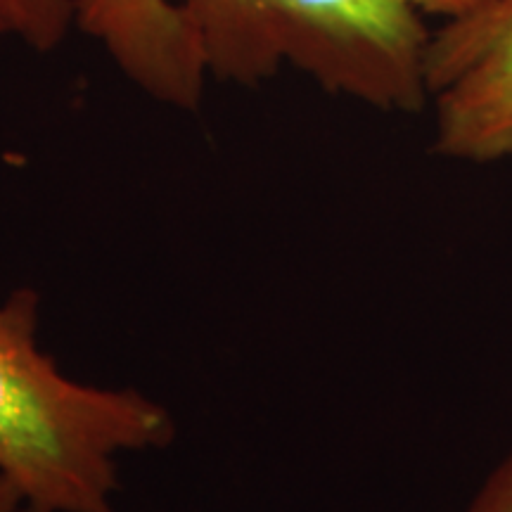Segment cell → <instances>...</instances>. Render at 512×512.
Here are the masks:
<instances>
[{
    "label": "cell",
    "mask_w": 512,
    "mask_h": 512,
    "mask_svg": "<svg viewBox=\"0 0 512 512\" xmlns=\"http://www.w3.org/2000/svg\"><path fill=\"white\" fill-rule=\"evenodd\" d=\"M0 512H19L17 491L3 477H0Z\"/></svg>",
    "instance_id": "9c48e42d"
},
{
    "label": "cell",
    "mask_w": 512,
    "mask_h": 512,
    "mask_svg": "<svg viewBox=\"0 0 512 512\" xmlns=\"http://www.w3.org/2000/svg\"><path fill=\"white\" fill-rule=\"evenodd\" d=\"M79 27L98 38L117 67L147 95L197 110L204 62L171 0H74Z\"/></svg>",
    "instance_id": "277c9868"
},
{
    "label": "cell",
    "mask_w": 512,
    "mask_h": 512,
    "mask_svg": "<svg viewBox=\"0 0 512 512\" xmlns=\"http://www.w3.org/2000/svg\"><path fill=\"white\" fill-rule=\"evenodd\" d=\"M465 512H512V453L486 477Z\"/></svg>",
    "instance_id": "8992f818"
},
{
    "label": "cell",
    "mask_w": 512,
    "mask_h": 512,
    "mask_svg": "<svg viewBox=\"0 0 512 512\" xmlns=\"http://www.w3.org/2000/svg\"><path fill=\"white\" fill-rule=\"evenodd\" d=\"M425 81L437 102V155L512 157V0H491L430 36Z\"/></svg>",
    "instance_id": "3957f363"
},
{
    "label": "cell",
    "mask_w": 512,
    "mask_h": 512,
    "mask_svg": "<svg viewBox=\"0 0 512 512\" xmlns=\"http://www.w3.org/2000/svg\"><path fill=\"white\" fill-rule=\"evenodd\" d=\"M74 19V0H17V36L36 50L55 48Z\"/></svg>",
    "instance_id": "5b68a950"
},
{
    "label": "cell",
    "mask_w": 512,
    "mask_h": 512,
    "mask_svg": "<svg viewBox=\"0 0 512 512\" xmlns=\"http://www.w3.org/2000/svg\"><path fill=\"white\" fill-rule=\"evenodd\" d=\"M207 74L254 86L283 62L380 110L425 105L430 34L403 0H171Z\"/></svg>",
    "instance_id": "7a4b0ae2"
},
{
    "label": "cell",
    "mask_w": 512,
    "mask_h": 512,
    "mask_svg": "<svg viewBox=\"0 0 512 512\" xmlns=\"http://www.w3.org/2000/svg\"><path fill=\"white\" fill-rule=\"evenodd\" d=\"M406 5H411L413 10L420 12H434V15H444L448 19H458L470 15L479 8H484L491 0H403Z\"/></svg>",
    "instance_id": "52a82bcc"
},
{
    "label": "cell",
    "mask_w": 512,
    "mask_h": 512,
    "mask_svg": "<svg viewBox=\"0 0 512 512\" xmlns=\"http://www.w3.org/2000/svg\"><path fill=\"white\" fill-rule=\"evenodd\" d=\"M41 297L0 304V477L19 512H119V458L169 446L176 422L131 387L67 377L38 344Z\"/></svg>",
    "instance_id": "6da1fadb"
},
{
    "label": "cell",
    "mask_w": 512,
    "mask_h": 512,
    "mask_svg": "<svg viewBox=\"0 0 512 512\" xmlns=\"http://www.w3.org/2000/svg\"><path fill=\"white\" fill-rule=\"evenodd\" d=\"M17 34V0H0V36Z\"/></svg>",
    "instance_id": "ba28073f"
}]
</instances>
